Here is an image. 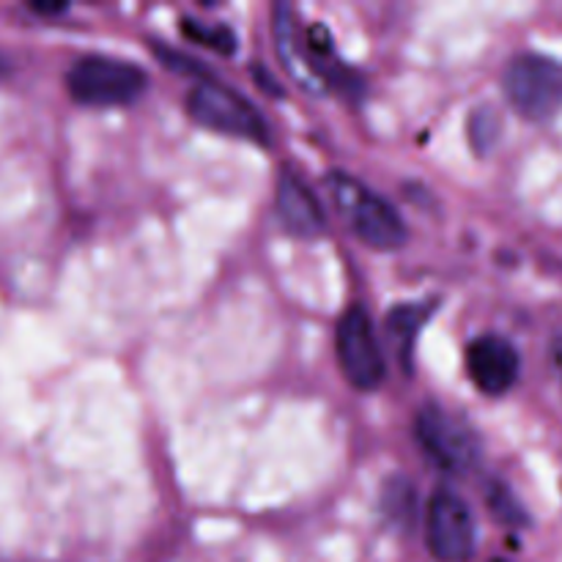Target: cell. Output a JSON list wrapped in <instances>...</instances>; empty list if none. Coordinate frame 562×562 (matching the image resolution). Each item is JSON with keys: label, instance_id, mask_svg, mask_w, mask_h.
<instances>
[{"label": "cell", "instance_id": "obj_1", "mask_svg": "<svg viewBox=\"0 0 562 562\" xmlns=\"http://www.w3.org/2000/svg\"><path fill=\"white\" fill-rule=\"evenodd\" d=\"M274 47L285 71L313 93H324L344 77L335 47L324 27H302L291 5H274Z\"/></svg>", "mask_w": 562, "mask_h": 562}, {"label": "cell", "instance_id": "obj_14", "mask_svg": "<svg viewBox=\"0 0 562 562\" xmlns=\"http://www.w3.org/2000/svg\"><path fill=\"white\" fill-rule=\"evenodd\" d=\"M31 9L36 14H60L66 9V3H31Z\"/></svg>", "mask_w": 562, "mask_h": 562}, {"label": "cell", "instance_id": "obj_12", "mask_svg": "<svg viewBox=\"0 0 562 562\" xmlns=\"http://www.w3.org/2000/svg\"><path fill=\"white\" fill-rule=\"evenodd\" d=\"M181 31L190 42L203 44V47L214 49L220 55H234L236 53V36L231 27L225 25H209V22L198 20H181Z\"/></svg>", "mask_w": 562, "mask_h": 562}, {"label": "cell", "instance_id": "obj_7", "mask_svg": "<svg viewBox=\"0 0 562 562\" xmlns=\"http://www.w3.org/2000/svg\"><path fill=\"white\" fill-rule=\"evenodd\" d=\"M415 437L428 459L453 475H464L481 459V442L475 431L461 417L450 415L437 404H428L417 412Z\"/></svg>", "mask_w": 562, "mask_h": 562}, {"label": "cell", "instance_id": "obj_8", "mask_svg": "<svg viewBox=\"0 0 562 562\" xmlns=\"http://www.w3.org/2000/svg\"><path fill=\"white\" fill-rule=\"evenodd\" d=\"M428 552L439 562H467L475 554L477 527L470 505L450 488H437L426 508Z\"/></svg>", "mask_w": 562, "mask_h": 562}, {"label": "cell", "instance_id": "obj_15", "mask_svg": "<svg viewBox=\"0 0 562 562\" xmlns=\"http://www.w3.org/2000/svg\"><path fill=\"white\" fill-rule=\"evenodd\" d=\"M5 71H9V58H5L3 53H0V80L5 77Z\"/></svg>", "mask_w": 562, "mask_h": 562}, {"label": "cell", "instance_id": "obj_2", "mask_svg": "<svg viewBox=\"0 0 562 562\" xmlns=\"http://www.w3.org/2000/svg\"><path fill=\"white\" fill-rule=\"evenodd\" d=\"M327 192L340 217L346 220L351 234L362 245L379 252L398 250V247L406 245V236H409L406 234V223L395 212L393 203L384 201L382 195H376L371 187L357 181L355 176L335 170V173L327 176Z\"/></svg>", "mask_w": 562, "mask_h": 562}, {"label": "cell", "instance_id": "obj_4", "mask_svg": "<svg viewBox=\"0 0 562 562\" xmlns=\"http://www.w3.org/2000/svg\"><path fill=\"white\" fill-rule=\"evenodd\" d=\"M187 113L195 124L217 132V135L239 137V140L256 143V146H269L272 130L267 119L258 113L256 104L241 93L231 91L223 82L203 80L187 97Z\"/></svg>", "mask_w": 562, "mask_h": 562}, {"label": "cell", "instance_id": "obj_10", "mask_svg": "<svg viewBox=\"0 0 562 562\" xmlns=\"http://www.w3.org/2000/svg\"><path fill=\"white\" fill-rule=\"evenodd\" d=\"M274 209H278L280 225L296 239H316L327 231V217L313 195L311 187L294 176L291 170H283L278 176V192H274Z\"/></svg>", "mask_w": 562, "mask_h": 562}, {"label": "cell", "instance_id": "obj_11", "mask_svg": "<svg viewBox=\"0 0 562 562\" xmlns=\"http://www.w3.org/2000/svg\"><path fill=\"white\" fill-rule=\"evenodd\" d=\"M428 316H431V307L428 305H398L390 311L387 316V335L393 340V349L398 355V360L404 362V368L409 371V357L415 351L417 335L426 327Z\"/></svg>", "mask_w": 562, "mask_h": 562}, {"label": "cell", "instance_id": "obj_13", "mask_svg": "<svg viewBox=\"0 0 562 562\" xmlns=\"http://www.w3.org/2000/svg\"><path fill=\"white\" fill-rule=\"evenodd\" d=\"M492 510L497 519L510 521V525H519V521H525V514H521V508L514 503V497H510L505 488H497V492L492 494Z\"/></svg>", "mask_w": 562, "mask_h": 562}, {"label": "cell", "instance_id": "obj_9", "mask_svg": "<svg viewBox=\"0 0 562 562\" xmlns=\"http://www.w3.org/2000/svg\"><path fill=\"white\" fill-rule=\"evenodd\" d=\"M467 371L481 393L505 395L519 379V351L503 335H481L467 349Z\"/></svg>", "mask_w": 562, "mask_h": 562}, {"label": "cell", "instance_id": "obj_6", "mask_svg": "<svg viewBox=\"0 0 562 562\" xmlns=\"http://www.w3.org/2000/svg\"><path fill=\"white\" fill-rule=\"evenodd\" d=\"M335 351H338L344 376L349 379L351 387L362 393L376 390L387 376V360H384L382 344L366 307L355 305L340 316L338 329H335Z\"/></svg>", "mask_w": 562, "mask_h": 562}, {"label": "cell", "instance_id": "obj_5", "mask_svg": "<svg viewBox=\"0 0 562 562\" xmlns=\"http://www.w3.org/2000/svg\"><path fill=\"white\" fill-rule=\"evenodd\" d=\"M508 102L530 121H549L562 110V64L538 53H521L503 75Z\"/></svg>", "mask_w": 562, "mask_h": 562}, {"label": "cell", "instance_id": "obj_16", "mask_svg": "<svg viewBox=\"0 0 562 562\" xmlns=\"http://www.w3.org/2000/svg\"><path fill=\"white\" fill-rule=\"evenodd\" d=\"M492 562H510V560H492Z\"/></svg>", "mask_w": 562, "mask_h": 562}, {"label": "cell", "instance_id": "obj_3", "mask_svg": "<svg viewBox=\"0 0 562 562\" xmlns=\"http://www.w3.org/2000/svg\"><path fill=\"white\" fill-rule=\"evenodd\" d=\"M148 77L132 60L86 55L66 71V91L82 108H121L146 93Z\"/></svg>", "mask_w": 562, "mask_h": 562}]
</instances>
